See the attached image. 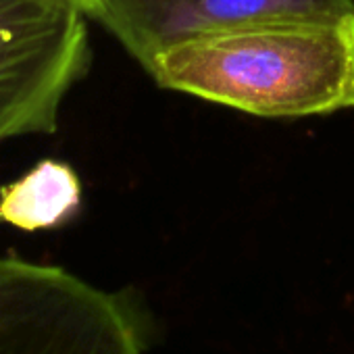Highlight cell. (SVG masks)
I'll return each instance as SVG.
<instances>
[{
  "label": "cell",
  "mask_w": 354,
  "mask_h": 354,
  "mask_svg": "<svg viewBox=\"0 0 354 354\" xmlns=\"http://www.w3.org/2000/svg\"><path fill=\"white\" fill-rule=\"evenodd\" d=\"M350 13L354 0H94L88 17L146 69L162 53L194 40L267 21Z\"/></svg>",
  "instance_id": "4"
},
{
  "label": "cell",
  "mask_w": 354,
  "mask_h": 354,
  "mask_svg": "<svg viewBox=\"0 0 354 354\" xmlns=\"http://www.w3.org/2000/svg\"><path fill=\"white\" fill-rule=\"evenodd\" d=\"M152 333L138 290H102L59 265L0 257V354H144Z\"/></svg>",
  "instance_id": "2"
},
{
  "label": "cell",
  "mask_w": 354,
  "mask_h": 354,
  "mask_svg": "<svg viewBox=\"0 0 354 354\" xmlns=\"http://www.w3.org/2000/svg\"><path fill=\"white\" fill-rule=\"evenodd\" d=\"M158 88L265 119L354 109V13L267 21L194 40L144 69Z\"/></svg>",
  "instance_id": "1"
},
{
  "label": "cell",
  "mask_w": 354,
  "mask_h": 354,
  "mask_svg": "<svg viewBox=\"0 0 354 354\" xmlns=\"http://www.w3.org/2000/svg\"><path fill=\"white\" fill-rule=\"evenodd\" d=\"M80 209V175L61 160H40L24 177L0 188V221L24 232L61 227Z\"/></svg>",
  "instance_id": "5"
},
{
  "label": "cell",
  "mask_w": 354,
  "mask_h": 354,
  "mask_svg": "<svg viewBox=\"0 0 354 354\" xmlns=\"http://www.w3.org/2000/svg\"><path fill=\"white\" fill-rule=\"evenodd\" d=\"M90 63L88 15L73 0H0V142L55 133Z\"/></svg>",
  "instance_id": "3"
},
{
  "label": "cell",
  "mask_w": 354,
  "mask_h": 354,
  "mask_svg": "<svg viewBox=\"0 0 354 354\" xmlns=\"http://www.w3.org/2000/svg\"><path fill=\"white\" fill-rule=\"evenodd\" d=\"M73 3H75L86 15H90V9L94 7V0H73ZM88 19H90V17H88Z\"/></svg>",
  "instance_id": "6"
}]
</instances>
